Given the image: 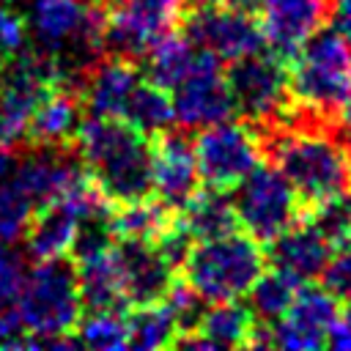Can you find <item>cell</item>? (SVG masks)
<instances>
[{"label":"cell","mask_w":351,"mask_h":351,"mask_svg":"<svg viewBox=\"0 0 351 351\" xmlns=\"http://www.w3.org/2000/svg\"><path fill=\"white\" fill-rule=\"evenodd\" d=\"M80 88L88 115H123L126 99L132 96L134 85L143 80L140 60L126 55H96L80 71Z\"/></svg>","instance_id":"obj_16"},{"label":"cell","mask_w":351,"mask_h":351,"mask_svg":"<svg viewBox=\"0 0 351 351\" xmlns=\"http://www.w3.org/2000/svg\"><path fill=\"white\" fill-rule=\"evenodd\" d=\"M85 101L77 77L58 80L33 107L19 151H69L74 148L80 123L85 121Z\"/></svg>","instance_id":"obj_11"},{"label":"cell","mask_w":351,"mask_h":351,"mask_svg":"<svg viewBox=\"0 0 351 351\" xmlns=\"http://www.w3.org/2000/svg\"><path fill=\"white\" fill-rule=\"evenodd\" d=\"M126 348H173V340L178 335L173 313L165 302L143 304V307H126Z\"/></svg>","instance_id":"obj_23"},{"label":"cell","mask_w":351,"mask_h":351,"mask_svg":"<svg viewBox=\"0 0 351 351\" xmlns=\"http://www.w3.org/2000/svg\"><path fill=\"white\" fill-rule=\"evenodd\" d=\"M340 121H343L346 126H351V88H348V93H346V99H343V107H340Z\"/></svg>","instance_id":"obj_36"},{"label":"cell","mask_w":351,"mask_h":351,"mask_svg":"<svg viewBox=\"0 0 351 351\" xmlns=\"http://www.w3.org/2000/svg\"><path fill=\"white\" fill-rule=\"evenodd\" d=\"M225 80L236 104V118L241 115L252 129L280 126L293 112L288 63L269 49L225 63Z\"/></svg>","instance_id":"obj_5"},{"label":"cell","mask_w":351,"mask_h":351,"mask_svg":"<svg viewBox=\"0 0 351 351\" xmlns=\"http://www.w3.org/2000/svg\"><path fill=\"white\" fill-rule=\"evenodd\" d=\"M85 5L80 0H33V27L47 44L77 33Z\"/></svg>","instance_id":"obj_26"},{"label":"cell","mask_w":351,"mask_h":351,"mask_svg":"<svg viewBox=\"0 0 351 351\" xmlns=\"http://www.w3.org/2000/svg\"><path fill=\"white\" fill-rule=\"evenodd\" d=\"M269 266L293 271L302 280H315L332 255V244L318 233V228L307 219L293 222L288 230L263 244Z\"/></svg>","instance_id":"obj_18"},{"label":"cell","mask_w":351,"mask_h":351,"mask_svg":"<svg viewBox=\"0 0 351 351\" xmlns=\"http://www.w3.org/2000/svg\"><path fill=\"white\" fill-rule=\"evenodd\" d=\"M181 27L195 44L211 49L225 63L266 49L258 14L225 3L192 0L181 19Z\"/></svg>","instance_id":"obj_10"},{"label":"cell","mask_w":351,"mask_h":351,"mask_svg":"<svg viewBox=\"0 0 351 351\" xmlns=\"http://www.w3.org/2000/svg\"><path fill=\"white\" fill-rule=\"evenodd\" d=\"M151 167H154V197L181 211L184 203L203 186L195 162V132L184 126H165L151 134Z\"/></svg>","instance_id":"obj_12"},{"label":"cell","mask_w":351,"mask_h":351,"mask_svg":"<svg viewBox=\"0 0 351 351\" xmlns=\"http://www.w3.org/2000/svg\"><path fill=\"white\" fill-rule=\"evenodd\" d=\"M326 16L329 0H258L266 49L285 63H291L299 47L326 25Z\"/></svg>","instance_id":"obj_15"},{"label":"cell","mask_w":351,"mask_h":351,"mask_svg":"<svg viewBox=\"0 0 351 351\" xmlns=\"http://www.w3.org/2000/svg\"><path fill=\"white\" fill-rule=\"evenodd\" d=\"M178 222L184 225V230L200 241V239H217L225 233L239 230V217L230 200V192H217L208 186H200L181 211H176Z\"/></svg>","instance_id":"obj_20"},{"label":"cell","mask_w":351,"mask_h":351,"mask_svg":"<svg viewBox=\"0 0 351 351\" xmlns=\"http://www.w3.org/2000/svg\"><path fill=\"white\" fill-rule=\"evenodd\" d=\"M176 123L197 132L203 126L236 118V104L225 80V60L206 47H195V58L184 80L173 88Z\"/></svg>","instance_id":"obj_9"},{"label":"cell","mask_w":351,"mask_h":351,"mask_svg":"<svg viewBox=\"0 0 351 351\" xmlns=\"http://www.w3.org/2000/svg\"><path fill=\"white\" fill-rule=\"evenodd\" d=\"M25 337V329L14 310L0 313V348H19Z\"/></svg>","instance_id":"obj_32"},{"label":"cell","mask_w":351,"mask_h":351,"mask_svg":"<svg viewBox=\"0 0 351 351\" xmlns=\"http://www.w3.org/2000/svg\"><path fill=\"white\" fill-rule=\"evenodd\" d=\"M195 41L186 36L184 27H176L165 36H159L145 55L140 58V71L148 82L165 88L173 93V88L184 80V74L189 71V63L195 58Z\"/></svg>","instance_id":"obj_21"},{"label":"cell","mask_w":351,"mask_h":351,"mask_svg":"<svg viewBox=\"0 0 351 351\" xmlns=\"http://www.w3.org/2000/svg\"><path fill=\"white\" fill-rule=\"evenodd\" d=\"M326 25L351 44V0H329Z\"/></svg>","instance_id":"obj_31"},{"label":"cell","mask_w":351,"mask_h":351,"mask_svg":"<svg viewBox=\"0 0 351 351\" xmlns=\"http://www.w3.org/2000/svg\"><path fill=\"white\" fill-rule=\"evenodd\" d=\"M25 47V22L8 8H0V71L22 52Z\"/></svg>","instance_id":"obj_30"},{"label":"cell","mask_w":351,"mask_h":351,"mask_svg":"<svg viewBox=\"0 0 351 351\" xmlns=\"http://www.w3.org/2000/svg\"><path fill=\"white\" fill-rule=\"evenodd\" d=\"M132 126H137L140 132H145L148 137L165 126H170L176 121V112H173V93L148 82L145 77L134 85L132 96L126 99V107H123V115Z\"/></svg>","instance_id":"obj_25"},{"label":"cell","mask_w":351,"mask_h":351,"mask_svg":"<svg viewBox=\"0 0 351 351\" xmlns=\"http://www.w3.org/2000/svg\"><path fill=\"white\" fill-rule=\"evenodd\" d=\"M304 280L296 277L293 271H285V269H277V266H266L261 271V277L252 282V288L247 291L250 296V310L258 321H277L280 315H285V310L291 307L299 285Z\"/></svg>","instance_id":"obj_24"},{"label":"cell","mask_w":351,"mask_h":351,"mask_svg":"<svg viewBox=\"0 0 351 351\" xmlns=\"http://www.w3.org/2000/svg\"><path fill=\"white\" fill-rule=\"evenodd\" d=\"M192 0H112L104 3L101 55H126L140 60L165 33L181 27Z\"/></svg>","instance_id":"obj_8"},{"label":"cell","mask_w":351,"mask_h":351,"mask_svg":"<svg viewBox=\"0 0 351 351\" xmlns=\"http://www.w3.org/2000/svg\"><path fill=\"white\" fill-rule=\"evenodd\" d=\"M25 277H27V255L11 247V241L0 244V313L14 310Z\"/></svg>","instance_id":"obj_28"},{"label":"cell","mask_w":351,"mask_h":351,"mask_svg":"<svg viewBox=\"0 0 351 351\" xmlns=\"http://www.w3.org/2000/svg\"><path fill=\"white\" fill-rule=\"evenodd\" d=\"M16 165V151H8V148H0V184L5 181L8 170Z\"/></svg>","instance_id":"obj_34"},{"label":"cell","mask_w":351,"mask_h":351,"mask_svg":"<svg viewBox=\"0 0 351 351\" xmlns=\"http://www.w3.org/2000/svg\"><path fill=\"white\" fill-rule=\"evenodd\" d=\"M14 313L25 335H69L74 332L82 302L77 271L69 255L38 261L27 269L22 291L14 302Z\"/></svg>","instance_id":"obj_4"},{"label":"cell","mask_w":351,"mask_h":351,"mask_svg":"<svg viewBox=\"0 0 351 351\" xmlns=\"http://www.w3.org/2000/svg\"><path fill=\"white\" fill-rule=\"evenodd\" d=\"M74 271H77L82 313H96V310H121L123 313L126 310L112 250L74 263Z\"/></svg>","instance_id":"obj_22"},{"label":"cell","mask_w":351,"mask_h":351,"mask_svg":"<svg viewBox=\"0 0 351 351\" xmlns=\"http://www.w3.org/2000/svg\"><path fill=\"white\" fill-rule=\"evenodd\" d=\"M77 222H80V217L58 197L33 206V211L27 214V222L22 228V236H25V244H27V255L36 263L69 255Z\"/></svg>","instance_id":"obj_19"},{"label":"cell","mask_w":351,"mask_h":351,"mask_svg":"<svg viewBox=\"0 0 351 351\" xmlns=\"http://www.w3.org/2000/svg\"><path fill=\"white\" fill-rule=\"evenodd\" d=\"M340 304H343V307H340V315L351 324V299H348V302H340Z\"/></svg>","instance_id":"obj_37"},{"label":"cell","mask_w":351,"mask_h":351,"mask_svg":"<svg viewBox=\"0 0 351 351\" xmlns=\"http://www.w3.org/2000/svg\"><path fill=\"white\" fill-rule=\"evenodd\" d=\"M288 80L302 110L324 121H340V107L351 88V44L332 27H318L288 63Z\"/></svg>","instance_id":"obj_3"},{"label":"cell","mask_w":351,"mask_h":351,"mask_svg":"<svg viewBox=\"0 0 351 351\" xmlns=\"http://www.w3.org/2000/svg\"><path fill=\"white\" fill-rule=\"evenodd\" d=\"M195 162L200 184L217 192H233L244 176L263 162L261 140L247 121H219L197 129Z\"/></svg>","instance_id":"obj_7"},{"label":"cell","mask_w":351,"mask_h":351,"mask_svg":"<svg viewBox=\"0 0 351 351\" xmlns=\"http://www.w3.org/2000/svg\"><path fill=\"white\" fill-rule=\"evenodd\" d=\"M211 3H225L233 8H244V11H255L258 14V0H211Z\"/></svg>","instance_id":"obj_35"},{"label":"cell","mask_w":351,"mask_h":351,"mask_svg":"<svg viewBox=\"0 0 351 351\" xmlns=\"http://www.w3.org/2000/svg\"><path fill=\"white\" fill-rule=\"evenodd\" d=\"M258 318L239 299L208 302L200 315V324L192 335H184L173 343V348H252Z\"/></svg>","instance_id":"obj_17"},{"label":"cell","mask_w":351,"mask_h":351,"mask_svg":"<svg viewBox=\"0 0 351 351\" xmlns=\"http://www.w3.org/2000/svg\"><path fill=\"white\" fill-rule=\"evenodd\" d=\"M340 302L321 282H302L285 315L271 321V348H326V326L337 318Z\"/></svg>","instance_id":"obj_13"},{"label":"cell","mask_w":351,"mask_h":351,"mask_svg":"<svg viewBox=\"0 0 351 351\" xmlns=\"http://www.w3.org/2000/svg\"><path fill=\"white\" fill-rule=\"evenodd\" d=\"M74 335L80 346L96 348V351H118L126 348V321L121 310H96V313H82Z\"/></svg>","instance_id":"obj_27"},{"label":"cell","mask_w":351,"mask_h":351,"mask_svg":"<svg viewBox=\"0 0 351 351\" xmlns=\"http://www.w3.org/2000/svg\"><path fill=\"white\" fill-rule=\"evenodd\" d=\"M93 3H112V0H93Z\"/></svg>","instance_id":"obj_38"},{"label":"cell","mask_w":351,"mask_h":351,"mask_svg":"<svg viewBox=\"0 0 351 351\" xmlns=\"http://www.w3.org/2000/svg\"><path fill=\"white\" fill-rule=\"evenodd\" d=\"M269 266L266 250L247 230H233L217 239L192 241L178 277L208 304L225 299H241Z\"/></svg>","instance_id":"obj_2"},{"label":"cell","mask_w":351,"mask_h":351,"mask_svg":"<svg viewBox=\"0 0 351 351\" xmlns=\"http://www.w3.org/2000/svg\"><path fill=\"white\" fill-rule=\"evenodd\" d=\"M74 154L112 206L154 195L151 137L126 118L85 115L74 140Z\"/></svg>","instance_id":"obj_1"},{"label":"cell","mask_w":351,"mask_h":351,"mask_svg":"<svg viewBox=\"0 0 351 351\" xmlns=\"http://www.w3.org/2000/svg\"><path fill=\"white\" fill-rule=\"evenodd\" d=\"M230 195H236L233 208L241 230L261 244H269L304 214L291 181L269 162H258Z\"/></svg>","instance_id":"obj_6"},{"label":"cell","mask_w":351,"mask_h":351,"mask_svg":"<svg viewBox=\"0 0 351 351\" xmlns=\"http://www.w3.org/2000/svg\"><path fill=\"white\" fill-rule=\"evenodd\" d=\"M115 266L121 277L123 304L143 307L165 302L178 271L162 258V252L148 239H115Z\"/></svg>","instance_id":"obj_14"},{"label":"cell","mask_w":351,"mask_h":351,"mask_svg":"<svg viewBox=\"0 0 351 351\" xmlns=\"http://www.w3.org/2000/svg\"><path fill=\"white\" fill-rule=\"evenodd\" d=\"M326 346L337 351H351V324L337 313V318L326 326Z\"/></svg>","instance_id":"obj_33"},{"label":"cell","mask_w":351,"mask_h":351,"mask_svg":"<svg viewBox=\"0 0 351 351\" xmlns=\"http://www.w3.org/2000/svg\"><path fill=\"white\" fill-rule=\"evenodd\" d=\"M318 280L337 302L351 299V239L332 250V255H329L326 266L321 269Z\"/></svg>","instance_id":"obj_29"}]
</instances>
